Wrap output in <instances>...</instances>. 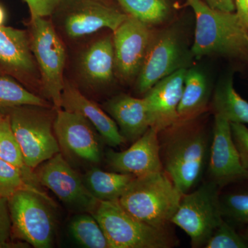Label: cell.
Masks as SVG:
<instances>
[{"mask_svg": "<svg viewBox=\"0 0 248 248\" xmlns=\"http://www.w3.org/2000/svg\"><path fill=\"white\" fill-rule=\"evenodd\" d=\"M183 194L164 170L136 177L120 200L122 208L147 224L169 227Z\"/></svg>", "mask_w": 248, "mask_h": 248, "instance_id": "cell-3", "label": "cell"}, {"mask_svg": "<svg viewBox=\"0 0 248 248\" xmlns=\"http://www.w3.org/2000/svg\"><path fill=\"white\" fill-rule=\"evenodd\" d=\"M48 107L20 106L6 109L22 149L24 162L33 170L61 152L54 131L55 114Z\"/></svg>", "mask_w": 248, "mask_h": 248, "instance_id": "cell-5", "label": "cell"}, {"mask_svg": "<svg viewBox=\"0 0 248 248\" xmlns=\"http://www.w3.org/2000/svg\"><path fill=\"white\" fill-rule=\"evenodd\" d=\"M53 126L61 151L89 164L100 163L102 151L97 134L82 115L56 109Z\"/></svg>", "mask_w": 248, "mask_h": 248, "instance_id": "cell-12", "label": "cell"}, {"mask_svg": "<svg viewBox=\"0 0 248 248\" xmlns=\"http://www.w3.org/2000/svg\"><path fill=\"white\" fill-rule=\"evenodd\" d=\"M181 47L172 32H165L153 37L138 74L137 88L146 93L160 80L179 69Z\"/></svg>", "mask_w": 248, "mask_h": 248, "instance_id": "cell-15", "label": "cell"}, {"mask_svg": "<svg viewBox=\"0 0 248 248\" xmlns=\"http://www.w3.org/2000/svg\"><path fill=\"white\" fill-rule=\"evenodd\" d=\"M232 137L244 169L248 172V128L246 124L231 123Z\"/></svg>", "mask_w": 248, "mask_h": 248, "instance_id": "cell-31", "label": "cell"}, {"mask_svg": "<svg viewBox=\"0 0 248 248\" xmlns=\"http://www.w3.org/2000/svg\"><path fill=\"white\" fill-rule=\"evenodd\" d=\"M235 6H236V13L239 16L243 23L246 17V5L245 0H234Z\"/></svg>", "mask_w": 248, "mask_h": 248, "instance_id": "cell-35", "label": "cell"}, {"mask_svg": "<svg viewBox=\"0 0 248 248\" xmlns=\"http://www.w3.org/2000/svg\"><path fill=\"white\" fill-rule=\"evenodd\" d=\"M158 133L157 130L150 127L125 151H108L107 161L109 167L114 172L127 173L136 177L164 170Z\"/></svg>", "mask_w": 248, "mask_h": 248, "instance_id": "cell-14", "label": "cell"}, {"mask_svg": "<svg viewBox=\"0 0 248 248\" xmlns=\"http://www.w3.org/2000/svg\"><path fill=\"white\" fill-rule=\"evenodd\" d=\"M57 11H61L62 28L71 38L90 35L104 29L114 32L128 17L125 13L101 0H64Z\"/></svg>", "mask_w": 248, "mask_h": 248, "instance_id": "cell-10", "label": "cell"}, {"mask_svg": "<svg viewBox=\"0 0 248 248\" xmlns=\"http://www.w3.org/2000/svg\"><path fill=\"white\" fill-rule=\"evenodd\" d=\"M186 71V68H180L160 80L143 97L151 127L158 132L179 121L178 107L182 97Z\"/></svg>", "mask_w": 248, "mask_h": 248, "instance_id": "cell-16", "label": "cell"}, {"mask_svg": "<svg viewBox=\"0 0 248 248\" xmlns=\"http://www.w3.org/2000/svg\"><path fill=\"white\" fill-rule=\"evenodd\" d=\"M210 97L208 80L198 68L187 69L179 107V121L194 120L206 107Z\"/></svg>", "mask_w": 248, "mask_h": 248, "instance_id": "cell-21", "label": "cell"}, {"mask_svg": "<svg viewBox=\"0 0 248 248\" xmlns=\"http://www.w3.org/2000/svg\"><path fill=\"white\" fill-rule=\"evenodd\" d=\"M245 5H246V17H245L244 24L248 31V0H245Z\"/></svg>", "mask_w": 248, "mask_h": 248, "instance_id": "cell-36", "label": "cell"}, {"mask_svg": "<svg viewBox=\"0 0 248 248\" xmlns=\"http://www.w3.org/2000/svg\"><path fill=\"white\" fill-rule=\"evenodd\" d=\"M2 115H3L2 112H1V111H0V118H1V116H2Z\"/></svg>", "mask_w": 248, "mask_h": 248, "instance_id": "cell-39", "label": "cell"}, {"mask_svg": "<svg viewBox=\"0 0 248 248\" xmlns=\"http://www.w3.org/2000/svg\"><path fill=\"white\" fill-rule=\"evenodd\" d=\"M221 189L208 181L195 190L183 195L171 223L190 236L192 248L205 247L215 230L223 222Z\"/></svg>", "mask_w": 248, "mask_h": 248, "instance_id": "cell-7", "label": "cell"}, {"mask_svg": "<svg viewBox=\"0 0 248 248\" xmlns=\"http://www.w3.org/2000/svg\"><path fill=\"white\" fill-rule=\"evenodd\" d=\"M92 215L97 220L110 248H171L177 239L169 227L143 223L127 213L118 201H99Z\"/></svg>", "mask_w": 248, "mask_h": 248, "instance_id": "cell-4", "label": "cell"}, {"mask_svg": "<svg viewBox=\"0 0 248 248\" xmlns=\"http://www.w3.org/2000/svg\"><path fill=\"white\" fill-rule=\"evenodd\" d=\"M163 170L181 192L188 193L203 177L212 138L193 120L178 121L158 133Z\"/></svg>", "mask_w": 248, "mask_h": 248, "instance_id": "cell-1", "label": "cell"}, {"mask_svg": "<svg viewBox=\"0 0 248 248\" xmlns=\"http://www.w3.org/2000/svg\"><path fill=\"white\" fill-rule=\"evenodd\" d=\"M223 219L232 226L245 227L248 225V188L231 191L220 195Z\"/></svg>", "mask_w": 248, "mask_h": 248, "instance_id": "cell-28", "label": "cell"}, {"mask_svg": "<svg viewBox=\"0 0 248 248\" xmlns=\"http://www.w3.org/2000/svg\"><path fill=\"white\" fill-rule=\"evenodd\" d=\"M136 176L93 169L85 174L84 184L99 201H118Z\"/></svg>", "mask_w": 248, "mask_h": 248, "instance_id": "cell-23", "label": "cell"}, {"mask_svg": "<svg viewBox=\"0 0 248 248\" xmlns=\"http://www.w3.org/2000/svg\"><path fill=\"white\" fill-rule=\"evenodd\" d=\"M0 159L20 169L34 185L40 184L36 174L24 162L22 149L11 128L9 116L4 113L0 118Z\"/></svg>", "mask_w": 248, "mask_h": 248, "instance_id": "cell-24", "label": "cell"}, {"mask_svg": "<svg viewBox=\"0 0 248 248\" xmlns=\"http://www.w3.org/2000/svg\"><path fill=\"white\" fill-rule=\"evenodd\" d=\"M73 239L86 248H110L102 228L93 215L82 213L72 219L69 226Z\"/></svg>", "mask_w": 248, "mask_h": 248, "instance_id": "cell-26", "label": "cell"}, {"mask_svg": "<svg viewBox=\"0 0 248 248\" xmlns=\"http://www.w3.org/2000/svg\"><path fill=\"white\" fill-rule=\"evenodd\" d=\"M128 16L148 26L159 25L169 17L170 6L166 0H117Z\"/></svg>", "mask_w": 248, "mask_h": 248, "instance_id": "cell-25", "label": "cell"}, {"mask_svg": "<svg viewBox=\"0 0 248 248\" xmlns=\"http://www.w3.org/2000/svg\"><path fill=\"white\" fill-rule=\"evenodd\" d=\"M204 248H248V241L236 228L223 220Z\"/></svg>", "mask_w": 248, "mask_h": 248, "instance_id": "cell-30", "label": "cell"}, {"mask_svg": "<svg viewBox=\"0 0 248 248\" xmlns=\"http://www.w3.org/2000/svg\"><path fill=\"white\" fill-rule=\"evenodd\" d=\"M212 106L215 115L221 116L230 123L248 124V102L234 89L232 77L217 85Z\"/></svg>", "mask_w": 248, "mask_h": 248, "instance_id": "cell-22", "label": "cell"}, {"mask_svg": "<svg viewBox=\"0 0 248 248\" xmlns=\"http://www.w3.org/2000/svg\"><path fill=\"white\" fill-rule=\"evenodd\" d=\"M153 37L149 26L130 16L114 31L115 70L121 79L138 76Z\"/></svg>", "mask_w": 248, "mask_h": 248, "instance_id": "cell-13", "label": "cell"}, {"mask_svg": "<svg viewBox=\"0 0 248 248\" xmlns=\"http://www.w3.org/2000/svg\"><path fill=\"white\" fill-rule=\"evenodd\" d=\"M196 19L192 53L199 60L218 55L248 60V31L236 12L211 9L202 0H187Z\"/></svg>", "mask_w": 248, "mask_h": 248, "instance_id": "cell-2", "label": "cell"}, {"mask_svg": "<svg viewBox=\"0 0 248 248\" xmlns=\"http://www.w3.org/2000/svg\"><path fill=\"white\" fill-rule=\"evenodd\" d=\"M31 16L48 17L56 12L64 0H24Z\"/></svg>", "mask_w": 248, "mask_h": 248, "instance_id": "cell-32", "label": "cell"}, {"mask_svg": "<svg viewBox=\"0 0 248 248\" xmlns=\"http://www.w3.org/2000/svg\"><path fill=\"white\" fill-rule=\"evenodd\" d=\"M115 69V50L112 36L96 41L85 50L80 59L81 74L92 85L110 83Z\"/></svg>", "mask_w": 248, "mask_h": 248, "instance_id": "cell-20", "label": "cell"}, {"mask_svg": "<svg viewBox=\"0 0 248 248\" xmlns=\"http://www.w3.org/2000/svg\"><path fill=\"white\" fill-rule=\"evenodd\" d=\"M104 107L126 141H136L151 127L143 98L120 94L108 101Z\"/></svg>", "mask_w": 248, "mask_h": 248, "instance_id": "cell-19", "label": "cell"}, {"mask_svg": "<svg viewBox=\"0 0 248 248\" xmlns=\"http://www.w3.org/2000/svg\"><path fill=\"white\" fill-rule=\"evenodd\" d=\"M241 234H242V236H244L245 239L247 240L248 241V226H245V228H244V230H243V231H241Z\"/></svg>", "mask_w": 248, "mask_h": 248, "instance_id": "cell-38", "label": "cell"}, {"mask_svg": "<svg viewBox=\"0 0 248 248\" xmlns=\"http://www.w3.org/2000/svg\"><path fill=\"white\" fill-rule=\"evenodd\" d=\"M61 108L82 115L92 124L109 146L116 148L126 141L115 120L97 104L66 81L62 92Z\"/></svg>", "mask_w": 248, "mask_h": 248, "instance_id": "cell-17", "label": "cell"}, {"mask_svg": "<svg viewBox=\"0 0 248 248\" xmlns=\"http://www.w3.org/2000/svg\"><path fill=\"white\" fill-rule=\"evenodd\" d=\"M9 200L12 232L35 248L53 245L55 222L49 205L53 201L45 193L21 190Z\"/></svg>", "mask_w": 248, "mask_h": 248, "instance_id": "cell-8", "label": "cell"}, {"mask_svg": "<svg viewBox=\"0 0 248 248\" xmlns=\"http://www.w3.org/2000/svg\"><path fill=\"white\" fill-rule=\"evenodd\" d=\"M101 1H106L105 0H101Z\"/></svg>", "mask_w": 248, "mask_h": 248, "instance_id": "cell-40", "label": "cell"}, {"mask_svg": "<svg viewBox=\"0 0 248 248\" xmlns=\"http://www.w3.org/2000/svg\"><path fill=\"white\" fill-rule=\"evenodd\" d=\"M12 233V223L7 198L0 197V248L5 247Z\"/></svg>", "mask_w": 248, "mask_h": 248, "instance_id": "cell-33", "label": "cell"}, {"mask_svg": "<svg viewBox=\"0 0 248 248\" xmlns=\"http://www.w3.org/2000/svg\"><path fill=\"white\" fill-rule=\"evenodd\" d=\"M21 190L45 193L31 183L20 169L0 159V197L9 199Z\"/></svg>", "mask_w": 248, "mask_h": 248, "instance_id": "cell-29", "label": "cell"}, {"mask_svg": "<svg viewBox=\"0 0 248 248\" xmlns=\"http://www.w3.org/2000/svg\"><path fill=\"white\" fill-rule=\"evenodd\" d=\"M5 13L2 8L0 6V27L3 26V23L4 22Z\"/></svg>", "mask_w": 248, "mask_h": 248, "instance_id": "cell-37", "label": "cell"}, {"mask_svg": "<svg viewBox=\"0 0 248 248\" xmlns=\"http://www.w3.org/2000/svg\"><path fill=\"white\" fill-rule=\"evenodd\" d=\"M47 17L31 16V47L38 68L40 87L55 109L61 108L66 54L53 24Z\"/></svg>", "mask_w": 248, "mask_h": 248, "instance_id": "cell-6", "label": "cell"}, {"mask_svg": "<svg viewBox=\"0 0 248 248\" xmlns=\"http://www.w3.org/2000/svg\"><path fill=\"white\" fill-rule=\"evenodd\" d=\"M211 9L226 12H235L234 0H202Z\"/></svg>", "mask_w": 248, "mask_h": 248, "instance_id": "cell-34", "label": "cell"}, {"mask_svg": "<svg viewBox=\"0 0 248 248\" xmlns=\"http://www.w3.org/2000/svg\"><path fill=\"white\" fill-rule=\"evenodd\" d=\"M26 105L49 107L48 102L28 91L12 78L0 77V111Z\"/></svg>", "mask_w": 248, "mask_h": 248, "instance_id": "cell-27", "label": "cell"}, {"mask_svg": "<svg viewBox=\"0 0 248 248\" xmlns=\"http://www.w3.org/2000/svg\"><path fill=\"white\" fill-rule=\"evenodd\" d=\"M0 68L21 77L35 76L37 63L31 47L29 32L0 27Z\"/></svg>", "mask_w": 248, "mask_h": 248, "instance_id": "cell-18", "label": "cell"}, {"mask_svg": "<svg viewBox=\"0 0 248 248\" xmlns=\"http://www.w3.org/2000/svg\"><path fill=\"white\" fill-rule=\"evenodd\" d=\"M35 174L39 184L51 190L70 210L92 213L99 203L61 153L44 162Z\"/></svg>", "mask_w": 248, "mask_h": 248, "instance_id": "cell-9", "label": "cell"}, {"mask_svg": "<svg viewBox=\"0 0 248 248\" xmlns=\"http://www.w3.org/2000/svg\"><path fill=\"white\" fill-rule=\"evenodd\" d=\"M209 181L220 189L248 180L232 137L231 123L221 116L215 115L208 162Z\"/></svg>", "mask_w": 248, "mask_h": 248, "instance_id": "cell-11", "label": "cell"}]
</instances>
